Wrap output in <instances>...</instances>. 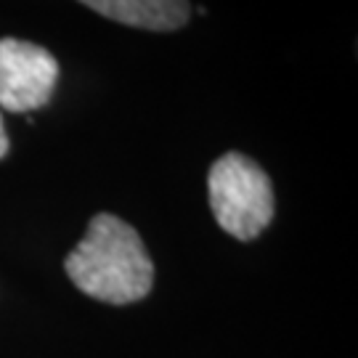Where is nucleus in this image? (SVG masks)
I'll return each instance as SVG.
<instances>
[{
    "label": "nucleus",
    "mask_w": 358,
    "mask_h": 358,
    "mask_svg": "<svg viewBox=\"0 0 358 358\" xmlns=\"http://www.w3.org/2000/svg\"><path fill=\"white\" fill-rule=\"evenodd\" d=\"M66 276L93 300L128 306L154 284V263L138 231L112 213H99L64 260Z\"/></svg>",
    "instance_id": "f257e3e1"
},
{
    "label": "nucleus",
    "mask_w": 358,
    "mask_h": 358,
    "mask_svg": "<svg viewBox=\"0 0 358 358\" xmlns=\"http://www.w3.org/2000/svg\"><path fill=\"white\" fill-rule=\"evenodd\" d=\"M207 192L217 226L242 242L263 234L276 210L273 186L266 170L239 152L223 154L213 162Z\"/></svg>",
    "instance_id": "f03ea898"
},
{
    "label": "nucleus",
    "mask_w": 358,
    "mask_h": 358,
    "mask_svg": "<svg viewBox=\"0 0 358 358\" xmlns=\"http://www.w3.org/2000/svg\"><path fill=\"white\" fill-rule=\"evenodd\" d=\"M59 80V62L48 48L27 40H0V106L32 112L51 101Z\"/></svg>",
    "instance_id": "7ed1b4c3"
},
{
    "label": "nucleus",
    "mask_w": 358,
    "mask_h": 358,
    "mask_svg": "<svg viewBox=\"0 0 358 358\" xmlns=\"http://www.w3.org/2000/svg\"><path fill=\"white\" fill-rule=\"evenodd\" d=\"M93 13L152 32H173L189 22V0H80Z\"/></svg>",
    "instance_id": "20e7f679"
},
{
    "label": "nucleus",
    "mask_w": 358,
    "mask_h": 358,
    "mask_svg": "<svg viewBox=\"0 0 358 358\" xmlns=\"http://www.w3.org/2000/svg\"><path fill=\"white\" fill-rule=\"evenodd\" d=\"M11 149V143H8V136H6V130H3V120H0V159L8 154Z\"/></svg>",
    "instance_id": "39448f33"
}]
</instances>
